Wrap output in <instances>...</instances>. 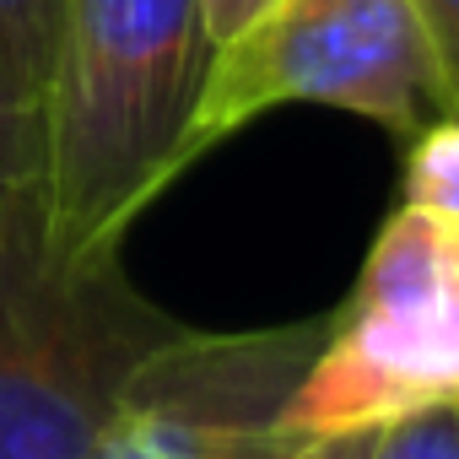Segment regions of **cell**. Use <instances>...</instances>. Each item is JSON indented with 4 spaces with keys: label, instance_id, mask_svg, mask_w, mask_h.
<instances>
[{
    "label": "cell",
    "instance_id": "10",
    "mask_svg": "<svg viewBox=\"0 0 459 459\" xmlns=\"http://www.w3.org/2000/svg\"><path fill=\"white\" fill-rule=\"evenodd\" d=\"M416 12H421V22H427V39H432V49H437L443 82H448L454 119H459V0H416Z\"/></svg>",
    "mask_w": 459,
    "mask_h": 459
},
{
    "label": "cell",
    "instance_id": "8",
    "mask_svg": "<svg viewBox=\"0 0 459 459\" xmlns=\"http://www.w3.org/2000/svg\"><path fill=\"white\" fill-rule=\"evenodd\" d=\"M39 184V103L0 65V200Z\"/></svg>",
    "mask_w": 459,
    "mask_h": 459
},
{
    "label": "cell",
    "instance_id": "4",
    "mask_svg": "<svg viewBox=\"0 0 459 459\" xmlns=\"http://www.w3.org/2000/svg\"><path fill=\"white\" fill-rule=\"evenodd\" d=\"M437 400H459V244L454 227L400 205L281 421L308 443Z\"/></svg>",
    "mask_w": 459,
    "mask_h": 459
},
{
    "label": "cell",
    "instance_id": "13",
    "mask_svg": "<svg viewBox=\"0 0 459 459\" xmlns=\"http://www.w3.org/2000/svg\"><path fill=\"white\" fill-rule=\"evenodd\" d=\"M454 244H459V233H454Z\"/></svg>",
    "mask_w": 459,
    "mask_h": 459
},
{
    "label": "cell",
    "instance_id": "6",
    "mask_svg": "<svg viewBox=\"0 0 459 459\" xmlns=\"http://www.w3.org/2000/svg\"><path fill=\"white\" fill-rule=\"evenodd\" d=\"M60 22H65V0H0V65L33 103L44 98Z\"/></svg>",
    "mask_w": 459,
    "mask_h": 459
},
{
    "label": "cell",
    "instance_id": "5",
    "mask_svg": "<svg viewBox=\"0 0 459 459\" xmlns=\"http://www.w3.org/2000/svg\"><path fill=\"white\" fill-rule=\"evenodd\" d=\"M330 341V314L281 330H178L125 384L87 459H287V405Z\"/></svg>",
    "mask_w": 459,
    "mask_h": 459
},
{
    "label": "cell",
    "instance_id": "1",
    "mask_svg": "<svg viewBox=\"0 0 459 459\" xmlns=\"http://www.w3.org/2000/svg\"><path fill=\"white\" fill-rule=\"evenodd\" d=\"M211 55L200 0H65L39 98L49 255L119 249L146 200L189 168Z\"/></svg>",
    "mask_w": 459,
    "mask_h": 459
},
{
    "label": "cell",
    "instance_id": "12",
    "mask_svg": "<svg viewBox=\"0 0 459 459\" xmlns=\"http://www.w3.org/2000/svg\"><path fill=\"white\" fill-rule=\"evenodd\" d=\"M373 437L378 427H351V432H330V437H308L298 454L287 459H368L373 454Z\"/></svg>",
    "mask_w": 459,
    "mask_h": 459
},
{
    "label": "cell",
    "instance_id": "11",
    "mask_svg": "<svg viewBox=\"0 0 459 459\" xmlns=\"http://www.w3.org/2000/svg\"><path fill=\"white\" fill-rule=\"evenodd\" d=\"M281 0H200V17H205V39L211 49H227L233 39H244L260 17H271Z\"/></svg>",
    "mask_w": 459,
    "mask_h": 459
},
{
    "label": "cell",
    "instance_id": "7",
    "mask_svg": "<svg viewBox=\"0 0 459 459\" xmlns=\"http://www.w3.org/2000/svg\"><path fill=\"white\" fill-rule=\"evenodd\" d=\"M405 205L459 233V119H437L411 141Z\"/></svg>",
    "mask_w": 459,
    "mask_h": 459
},
{
    "label": "cell",
    "instance_id": "2",
    "mask_svg": "<svg viewBox=\"0 0 459 459\" xmlns=\"http://www.w3.org/2000/svg\"><path fill=\"white\" fill-rule=\"evenodd\" d=\"M178 330L130 287L119 249L49 255L39 189L0 200V459H87L135 368Z\"/></svg>",
    "mask_w": 459,
    "mask_h": 459
},
{
    "label": "cell",
    "instance_id": "9",
    "mask_svg": "<svg viewBox=\"0 0 459 459\" xmlns=\"http://www.w3.org/2000/svg\"><path fill=\"white\" fill-rule=\"evenodd\" d=\"M368 459H459V400H437L378 427Z\"/></svg>",
    "mask_w": 459,
    "mask_h": 459
},
{
    "label": "cell",
    "instance_id": "3",
    "mask_svg": "<svg viewBox=\"0 0 459 459\" xmlns=\"http://www.w3.org/2000/svg\"><path fill=\"white\" fill-rule=\"evenodd\" d=\"M281 103H325L389 135L454 119L448 82L416 0H281L211 55L189 162Z\"/></svg>",
    "mask_w": 459,
    "mask_h": 459
}]
</instances>
